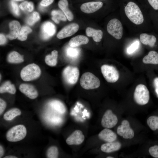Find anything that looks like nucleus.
<instances>
[{"label":"nucleus","instance_id":"9d476101","mask_svg":"<svg viewBox=\"0 0 158 158\" xmlns=\"http://www.w3.org/2000/svg\"><path fill=\"white\" fill-rule=\"evenodd\" d=\"M79 26L75 23H71L64 27L57 35V37L59 39L68 37L75 33L78 30Z\"/></svg>","mask_w":158,"mask_h":158},{"label":"nucleus","instance_id":"ddd939ff","mask_svg":"<svg viewBox=\"0 0 158 158\" xmlns=\"http://www.w3.org/2000/svg\"><path fill=\"white\" fill-rule=\"evenodd\" d=\"M103 3L101 1L89 2L83 4L80 6L81 11L86 13H94L101 8Z\"/></svg>","mask_w":158,"mask_h":158},{"label":"nucleus","instance_id":"39448f33","mask_svg":"<svg viewBox=\"0 0 158 158\" xmlns=\"http://www.w3.org/2000/svg\"><path fill=\"white\" fill-rule=\"evenodd\" d=\"M134 99L137 104L143 105L147 104L149 102L150 98V92L144 85L140 84L136 87L133 95Z\"/></svg>","mask_w":158,"mask_h":158},{"label":"nucleus","instance_id":"2f4dec72","mask_svg":"<svg viewBox=\"0 0 158 158\" xmlns=\"http://www.w3.org/2000/svg\"><path fill=\"white\" fill-rule=\"evenodd\" d=\"M40 18V17L39 13L37 12H34L27 18L26 22L29 25H32L38 21Z\"/></svg>","mask_w":158,"mask_h":158},{"label":"nucleus","instance_id":"a878e982","mask_svg":"<svg viewBox=\"0 0 158 158\" xmlns=\"http://www.w3.org/2000/svg\"><path fill=\"white\" fill-rule=\"evenodd\" d=\"M20 110L17 108L12 109L6 112L4 114L3 118L6 121L13 119L16 117L21 114Z\"/></svg>","mask_w":158,"mask_h":158},{"label":"nucleus","instance_id":"37998d69","mask_svg":"<svg viewBox=\"0 0 158 158\" xmlns=\"http://www.w3.org/2000/svg\"><path fill=\"white\" fill-rule=\"evenodd\" d=\"M28 3L27 1L23 2L20 5V8L23 11L26 10Z\"/></svg>","mask_w":158,"mask_h":158},{"label":"nucleus","instance_id":"09e8293b","mask_svg":"<svg viewBox=\"0 0 158 158\" xmlns=\"http://www.w3.org/2000/svg\"><path fill=\"white\" fill-rule=\"evenodd\" d=\"M43 6L40 5V6L39 8L41 11H43L44 8Z\"/></svg>","mask_w":158,"mask_h":158},{"label":"nucleus","instance_id":"a19ab883","mask_svg":"<svg viewBox=\"0 0 158 158\" xmlns=\"http://www.w3.org/2000/svg\"><path fill=\"white\" fill-rule=\"evenodd\" d=\"M54 0H42L40 4L43 6H47L51 4Z\"/></svg>","mask_w":158,"mask_h":158},{"label":"nucleus","instance_id":"f704fd0d","mask_svg":"<svg viewBox=\"0 0 158 158\" xmlns=\"http://www.w3.org/2000/svg\"><path fill=\"white\" fill-rule=\"evenodd\" d=\"M69 47L67 51V55L71 57H75L79 54V51L78 49L74 47Z\"/></svg>","mask_w":158,"mask_h":158},{"label":"nucleus","instance_id":"0eeeda50","mask_svg":"<svg viewBox=\"0 0 158 158\" xmlns=\"http://www.w3.org/2000/svg\"><path fill=\"white\" fill-rule=\"evenodd\" d=\"M79 75L78 68L72 66H69L66 67L62 73V76L64 81L70 85H74L77 83Z\"/></svg>","mask_w":158,"mask_h":158},{"label":"nucleus","instance_id":"6e6552de","mask_svg":"<svg viewBox=\"0 0 158 158\" xmlns=\"http://www.w3.org/2000/svg\"><path fill=\"white\" fill-rule=\"evenodd\" d=\"M101 71L104 77L108 83H114L119 79V74L118 71L112 66L103 65L101 67Z\"/></svg>","mask_w":158,"mask_h":158},{"label":"nucleus","instance_id":"423d86ee","mask_svg":"<svg viewBox=\"0 0 158 158\" xmlns=\"http://www.w3.org/2000/svg\"><path fill=\"white\" fill-rule=\"evenodd\" d=\"M108 33L117 40L121 39L123 35V27L121 22L118 19L113 18L107 24Z\"/></svg>","mask_w":158,"mask_h":158},{"label":"nucleus","instance_id":"8fccbe9b","mask_svg":"<svg viewBox=\"0 0 158 158\" xmlns=\"http://www.w3.org/2000/svg\"><path fill=\"white\" fill-rule=\"evenodd\" d=\"M107 158H113L114 157H110V156H109V157H106Z\"/></svg>","mask_w":158,"mask_h":158},{"label":"nucleus","instance_id":"58836bf2","mask_svg":"<svg viewBox=\"0 0 158 158\" xmlns=\"http://www.w3.org/2000/svg\"><path fill=\"white\" fill-rule=\"evenodd\" d=\"M149 4L155 10H158V0H147Z\"/></svg>","mask_w":158,"mask_h":158},{"label":"nucleus","instance_id":"9b49d317","mask_svg":"<svg viewBox=\"0 0 158 158\" xmlns=\"http://www.w3.org/2000/svg\"><path fill=\"white\" fill-rule=\"evenodd\" d=\"M56 31V27L53 24L49 22H46L41 27V37L44 40H48L55 34Z\"/></svg>","mask_w":158,"mask_h":158},{"label":"nucleus","instance_id":"3c124183","mask_svg":"<svg viewBox=\"0 0 158 158\" xmlns=\"http://www.w3.org/2000/svg\"><path fill=\"white\" fill-rule=\"evenodd\" d=\"M14 1H23L24 0H13Z\"/></svg>","mask_w":158,"mask_h":158},{"label":"nucleus","instance_id":"c03bdc74","mask_svg":"<svg viewBox=\"0 0 158 158\" xmlns=\"http://www.w3.org/2000/svg\"><path fill=\"white\" fill-rule=\"evenodd\" d=\"M0 44L1 45H3L5 44L6 42V39L5 36L2 34H0Z\"/></svg>","mask_w":158,"mask_h":158},{"label":"nucleus","instance_id":"aec40b11","mask_svg":"<svg viewBox=\"0 0 158 158\" xmlns=\"http://www.w3.org/2000/svg\"><path fill=\"white\" fill-rule=\"evenodd\" d=\"M86 33L87 36L92 37L96 42H100L103 37V32L100 30H96L88 27L86 29Z\"/></svg>","mask_w":158,"mask_h":158},{"label":"nucleus","instance_id":"f257e3e1","mask_svg":"<svg viewBox=\"0 0 158 158\" xmlns=\"http://www.w3.org/2000/svg\"><path fill=\"white\" fill-rule=\"evenodd\" d=\"M124 12L128 18L134 24L139 25L143 22L144 18L142 13L135 2H129L125 7Z\"/></svg>","mask_w":158,"mask_h":158},{"label":"nucleus","instance_id":"a18cd8bd","mask_svg":"<svg viewBox=\"0 0 158 158\" xmlns=\"http://www.w3.org/2000/svg\"><path fill=\"white\" fill-rule=\"evenodd\" d=\"M34 6L33 3L31 2L28 3L26 10L29 12H31L33 10Z\"/></svg>","mask_w":158,"mask_h":158},{"label":"nucleus","instance_id":"e433bc0d","mask_svg":"<svg viewBox=\"0 0 158 158\" xmlns=\"http://www.w3.org/2000/svg\"><path fill=\"white\" fill-rule=\"evenodd\" d=\"M139 42L136 41L133 43L127 49V51L128 53L131 54L138 47Z\"/></svg>","mask_w":158,"mask_h":158},{"label":"nucleus","instance_id":"4c0bfd02","mask_svg":"<svg viewBox=\"0 0 158 158\" xmlns=\"http://www.w3.org/2000/svg\"><path fill=\"white\" fill-rule=\"evenodd\" d=\"M11 5L13 13L16 16H19L20 15L19 9L16 3L13 1H11Z\"/></svg>","mask_w":158,"mask_h":158},{"label":"nucleus","instance_id":"c9c22d12","mask_svg":"<svg viewBox=\"0 0 158 158\" xmlns=\"http://www.w3.org/2000/svg\"><path fill=\"white\" fill-rule=\"evenodd\" d=\"M134 136V132L133 129L130 127L124 134L123 138L125 139H131Z\"/></svg>","mask_w":158,"mask_h":158},{"label":"nucleus","instance_id":"cd10ccee","mask_svg":"<svg viewBox=\"0 0 158 158\" xmlns=\"http://www.w3.org/2000/svg\"><path fill=\"white\" fill-rule=\"evenodd\" d=\"M50 104L51 107L61 114H63L66 111L64 105L60 101L53 100L51 102Z\"/></svg>","mask_w":158,"mask_h":158},{"label":"nucleus","instance_id":"20e7f679","mask_svg":"<svg viewBox=\"0 0 158 158\" xmlns=\"http://www.w3.org/2000/svg\"><path fill=\"white\" fill-rule=\"evenodd\" d=\"M81 86L86 90H91L99 87L100 85L99 79L93 74L85 72L82 75L80 80Z\"/></svg>","mask_w":158,"mask_h":158},{"label":"nucleus","instance_id":"4be33fe9","mask_svg":"<svg viewBox=\"0 0 158 158\" xmlns=\"http://www.w3.org/2000/svg\"><path fill=\"white\" fill-rule=\"evenodd\" d=\"M142 62L145 64H158V53L154 51H150L147 55L142 59Z\"/></svg>","mask_w":158,"mask_h":158},{"label":"nucleus","instance_id":"ea45409f","mask_svg":"<svg viewBox=\"0 0 158 158\" xmlns=\"http://www.w3.org/2000/svg\"><path fill=\"white\" fill-rule=\"evenodd\" d=\"M6 106V102L1 98L0 99V114L3 113Z\"/></svg>","mask_w":158,"mask_h":158},{"label":"nucleus","instance_id":"473e14b6","mask_svg":"<svg viewBox=\"0 0 158 158\" xmlns=\"http://www.w3.org/2000/svg\"><path fill=\"white\" fill-rule=\"evenodd\" d=\"M59 154L58 148L53 146L50 147L47 152V156L48 158H57Z\"/></svg>","mask_w":158,"mask_h":158},{"label":"nucleus","instance_id":"6ab92c4d","mask_svg":"<svg viewBox=\"0 0 158 158\" xmlns=\"http://www.w3.org/2000/svg\"><path fill=\"white\" fill-rule=\"evenodd\" d=\"M140 41L143 44L153 47L157 41V38L152 35H148L146 33H142L140 35Z\"/></svg>","mask_w":158,"mask_h":158},{"label":"nucleus","instance_id":"f8f14e48","mask_svg":"<svg viewBox=\"0 0 158 158\" xmlns=\"http://www.w3.org/2000/svg\"><path fill=\"white\" fill-rule=\"evenodd\" d=\"M85 139V136L80 130H76L73 132L66 139V143L68 145H79L82 143Z\"/></svg>","mask_w":158,"mask_h":158},{"label":"nucleus","instance_id":"393cba45","mask_svg":"<svg viewBox=\"0 0 158 158\" xmlns=\"http://www.w3.org/2000/svg\"><path fill=\"white\" fill-rule=\"evenodd\" d=\"M57 57L58 52L54 50L52 51L51 54H49L45 57V62L49 66H55L57 64Z\"/></svg>","mask_w":158,"mask_h":158},{"label":"nucleus","instance_id":"f3484780","mask_svg":"<svg viewBox=\"0 0 158 158\" xmlns=\"http://www.w3.org/2000/svg\"><path fill=\"white\" fill-rule=\"evenodd\" d=\"M121 146V144L119 142H108L101 146V150L104 152L109 153L118 150Z\"/></svg>","mask_w":158,"mask_h":158},{"label":"nucleus","instance_id":"2eb2a0df","mask_svg":"<svg viewBox=\"0 0 158 158\" xmlns=\"http://www.w3.org/2000/svg\"><path fill=\"white\" fill-rule=\"evenodd\" d=\"M98 136L101 140L107 142H114L117 138L116 134L114 132L106 128L99 133Z\"/></svg>","mask_w":158,"mask_h":158},{"label":"nucleus","instance_id":"b1692460","mask_svg":"<svg viewBox=\"0 0 158 158\" xmlns=\"http://www.w3.org/2000/svg\"><path fill=\"white\" fill-rule=\"evenodd\" d=\"M7 60L9 62L13 63H21L24 61L23 56L16 51H12L9 54Z\"/></svg>","mask_w":158,"mask_h":158},{"label":"nucleus","instance_id":"7ed1b4c3","mask_svg":"<svg viewBox=\"0 0 158 158\" xmlns=\"http://www.w3.org/2000/svg\"><path fill=\"white\" fill-rule=\"evenodd\" d=\"M27 130L23 125H18L10 128L6 133V137L8 141L16 142L23 139L26 136Z\"/></svg>","mask_w":158,"mask_h":158},{"label":"nucleus","instance_id":"7c9ffc66","mask_svg":"<svg viewBox=\"0 0 158 158\" xmlns=\"http://www.w3.org/2000/svg\"><path fill=\"white\" fill-rule=\"evenodd\" d=\"M32 31L31 29L29 27L27 26H23L20 31L18 39L22 41H25L27 38L28 35Z\"/></svg>","mask_w":158,"mask_h":158},{"label":"nucleus","instance_id":"1a4fd4ad","mask_svg":"<svg viewBox=\"0 0 158 158\" xmlns=\"http://www.w3.org/2000/svg\"><path fill=\"white\" fill-rule=\"evenodd\" d=\"M117 116L110 109L107 110L103 115L101 120V124L104 128H111L117 124Z\"/></svg>","mask_w":158,"mask_h":158},{"label":"nucleus","instance_id":"72a5a7b5","mask_svg":"<svg viewBox=\"0 0 158 158\" xmlns=\"http://www.w3.org/2000/svg\"><path fill=\"white\" fill-rule=\"evenodd\" d=\"M149 152L150 154L155 158H158V145H155L150 147Z\"/></svg>","mask_w":158,"mask_h":158},{"label":"nucleus","instance_id":"c85d7f7f","mask_svg":"<svg viewBox=\"0 0 158 158\" xmlns=\"http://www.w3.org/2000/svg\"><path fill=\"white\" fill-rule=\"evenodd\" d=\"M130 127V124L129 121L126 120H123L121 123V125L118 126L117 128V134L122 137Z\"/></svg>","mask_w":158,"mask_h":158},{"label":"nucleus","instance_id":"79ce46f5","mask_svg":"<svg viewBox=\"0 0 158 158\" xmlns=\"http://www.w3.org/2000/svg\"><path fill=\"white\" fill-rule=\"evenodd\" d=\"M153 84L155 92L158 97V77H156L154 79Z\"/></svg>","mask_w":158,"mask_h":158},{"label":"nucleus","instance_id":"f03ea898","mask_svg":"<svg viewBox=\"0 0 158 158\" xmlns=\"http://www.w3.org/2000/svg\"><path fill=\"white\" fill-rule=\"evenodd\" d=\"M41 73L40 67L37 65L32 63L28 65L22 69L20 76L23 81H28L37 79Z\"/></svg>","mask_w":158,"mask_h":158},{"label":"nucleus","instance_id":"603ef678","mask_svg":"<svg viewBox=\"0 0 158 158\" xmlns=\"http://www.w3.org/2000/svg\"></svg>","mask_w":158,"mask_h":158},{"label":"nucleus","instance_id":"dca6fc26","mask_svg":"<svg viewBox=\"0 0 158 158\" xmlns=\"http://www.w3.org/2000/svg\"><path fill=\"white\" fill-rule=\"evenodd\" d=\"M9 27L10 31L6 37L11 40L15 39L18 37L20 28V24L18 21L13 20L10 23Z\"/></svg>","mask_w":158,"mask_h":158},{"label":"nucleus","instance_id":"bb28decb","mask_svg":"<svg viewBox=\"0 0 158 158\" xmlns=\"http://www.w3.org/2000/svg\"><path fill=\"white\" fill-rule=\"evenodd\" d=\"M51 14L52 16V19L57 24L59 23L60 20L65 21L66 20V16L59 10H53L51 13Z\"/></svg>","mask_w":158,"mask_h":158},{"label":"nucleus","instance_id":"de8ad7c7","mask_svg":"<svg viewBox=\"0 0 158 158\" xmlns=\"http://www.w3.org/2000/svg\"><path fill=\"white\" fill-rule=\"evenodd\" d=\"M4 158H17V157L12 155H8L5 157Z\"/></svg>","mask_w":158,"mask_h":158},{"label":"nucleus","instance_id":"49530a36","mask_svg":"<svg viewBox=\"0 0 158 158\" xmlns=\"http://www.w3.org/2000/svg\"><path fill=\"white\" fill-rule=\"evenodd\" d=\"M4 152L3 147L0 145V158H1L3 155Z\"/></svg>","mask_w":158,"mask_h":158},{"label":"nucleus","instance_id":"412c9836","mask_svg":"<svg viewBox=\"0 0 158 158\" xmlns=\"http://www.w3.org/2000/svg\"><path fill=\"white\" fill-rule=\"evenodd\" d=\"M58 6L62 10L68 20L69 21L73 20V15L68 8V3L67 0H60L58 3Z\"/></svg>","mask_w":158,"mask_h":158},{"label":"nucleus","instance_id":"a211bd4d","mask_svg":"<svg viewBox=\"0 0 158 158\" xmlns=\"http://www.w3.org/2000/svg\"><path fill=\"white\" fill-rule=\"evenodd\" d=\"M88 42L89 39L86 36L78 35L72 38L69 41L68 44L71 47H76L86 44Z\"/></svg>","mask_w":158,"mask_h":158},{"label":"nucleus","instance_id":"c756f323","mask_svg":"<svg viewBox=\"0 0 158 158\" xmlns=\"http://www.w3.org/2000/svg\"><path fill=\"white\" fill-rule=\"evenodd\" d=\"M147 123L152 130H158V116H150L147 119Z\"/></svg>","mask_w":158,"mask_h":158},{"label":"nucleus","instance_id":"4468645a","mask_svg":"<svg viewBox=\"0 0 158 158\" xmlns=\"http://www.w3.org/2000/svg\"><path fill=\"white\" fill-rule=\"evenodd\" d=\"M19 89L22 93L30 99H34L38 97V92L32 85L25 83L22 84L19 86Z\"/></svg>","mask_w":158,"mask_h":158},{"label":"nucleus","instance_id":"5701e85b","mask_svg":"<svg viewBox=\"0 0 158 158\" xmlns=\"http://www.w3.org/2000/svg\"><path fill=\"white\" fill-rule=\"evenodd\" d=\"M16 91L15 85L9 81L4 82L0 87L1 93L7 92L11 94H14L16 93Z\"/></svg>","mask_w":158,"mask_h":158}]
</instances>
